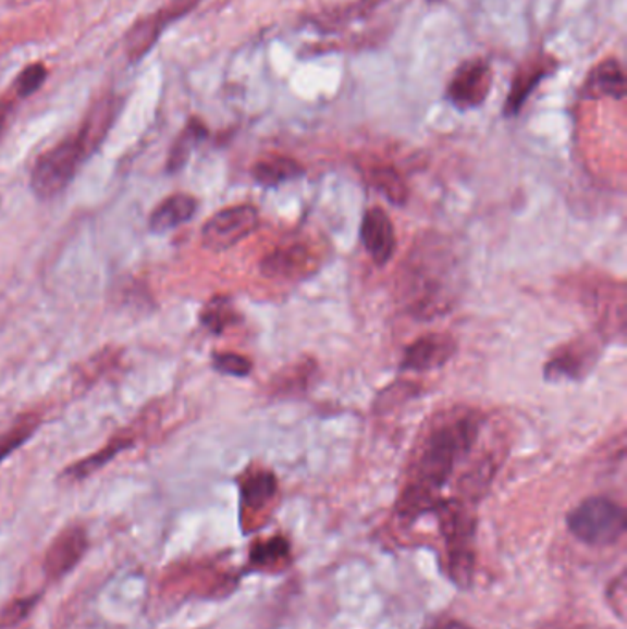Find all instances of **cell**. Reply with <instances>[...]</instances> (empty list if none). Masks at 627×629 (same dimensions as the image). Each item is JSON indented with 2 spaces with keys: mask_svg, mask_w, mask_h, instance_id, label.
I'll return each mask as SVG.
<instances>
[{
  "mask_svg": "<svg viewBox=\"0 0 627 629\" xmlns=\"http://www.w3.org/2000/svg\"><path fill=\"white\" fill-rule=\"evenodd\" d=\"M480 418L477 412L466 410L462 415L445 418L423 445L415 481L403 493L399 511L413 519L427 510L437 508L434 495L444 488L455 464L474 447L479 436Z\"/></svg>",
  "mask_w": 627,
  "mask_h": 629,
  "instance_id": "cell-1",
  "label": "cell"
},
{
  "mask_svg": "<svg viewBox=\"0 0 627 629\" xmlns=\"http://www.w3.org/2000/svg\"><path fill=\"white\" fill-rule=\"evenodd\" d=\"M93 153L79 135L65 138L37 159L32 170V190L39 199H53L69 188L85 159Z\"/></svg>",
  "mask_w": 627,
  "mask_h": 629,
  "instance_id": "cell-2",
  "label": "cell"
},
{
  "mask_svg": "<svg viewBox=\"0 0 627 629\" xmlns=\"http://www.w3.org/2000/svg\"><path fill=\"white\" fill-rule=\"evenodd\" d=\"M567 527L586 545H615L626 534V510L607 497H591L568 514Z\"/></svg>",
  "mask_w": 627,
  "mask_h": 629,
  "instance_id": "cell-3",
  "label": "cell"
},
{
  "mask_svg": "<svg viewBox=\"0 0 627 629\" xmlns=\"http://www.w3.org/2000/svg\"><path fill=\"white\" fill-rule=\"evenodd\" d=\"M434 510H439L442 530L447 541L451 578L456 585L466 589L474 578L475 521L460 503H442L437 505Z\"/></svg>",
  "mask_w": 627,
  "mask_h": 629,
  "instance_id": "cell-4",
  "label": "cell"
},
{
  "mask_svg": "<svg viewBox=\"0 0 627 629\" xmlns=\"http://www.w3.org/2000/svg\"><path fill=\"white\" fill-rule=\"evenodd\" d=\"M258 223H260L258 208L253 205L223 208L202 226V245L212 252L232 249L243 239L249 238L258 229Z\"/></svg>",
  "mask_w": 627,
  "mask_h": 629,
  "instance_id": "cell-5",
  "label": "cell"
},
{
  "mask_svg": "<svg viewBox=\"0 0 627 629\" xmlns=\"http://www.w3.org/2000/svg\"><path fill=\"white\" fill-rule=\"evenodd\" d=\"M492 84L493 72L485 61H466L447 85V100L460 111L479 108L490 95Z\"/></svg>",
  "mask_w": 627,
  "mask_h": 629,
  "instance_id": "cell-6",
  "label": "cell"
},
{
  "mask_svg": "<svg viewBox=\"0 0 627 629\" xmlns=\"http://www.w3.org/2000/svg\"><path fill=\"white\" fill-rule=\"evenodd\" d=\"M598 345L600 343L594 338L581 337L580 341H573L562 346L544 365L546 380L580 381L597 365L598 356H600Z\"/></svg>",
  "mask_w": 627,
  "mask_h": 629,
  "instance_id": "cell-7",
  "label": "cell"
},
{
  "mask_svg": "<svg viewBox=\"0 0 627 629\" xmlns=\"http://www.w3.org/2000/svg\"><path fill=\"white\" fill-rule=\"evenodd\" d=\"M458 345L450 333H427L408 346L402 359V370L429 372L442 369L456 356Z\"/></svg>",
  "mask_w": 627,
  "mask_h": 629,
  "instance_id": "cell-8",
  "label": "cell"
},
{
  "mask_svg": "<svg viewBox=\"0 0 627 629\" xmlns=\"http://www.w3.org/2000/svg\"><path fill=\"white\" fill-rule=\"evenodd\" d=\"M89 548V538L82 527L63 530L45 554V575L50 580H60L69 575Z\"/></svg>",
  "mask_w": 627,
  "mask_h": 629,
  "instance_id": "cell-9",
  "label": "cell"
},
{
  "mask_svg": "<svg viewBox=\"0 0 627 629\" xmlns=\"http://www.w3.org/2000/svg\"><path fill=\"white\" fill-rule=\"evenodd\" d=\"M361 242L376 266H386L396 252V232L385 210L368 208L361 223Z\"/></svg>",
  "mask_w": 627,
  "mask_h": 629,
  "instance_id": "cell-10",
  "label": "cell"
},
{
  "mask_svg": "<svg viewBox=\"0 0 627 629\" xmlns=\"http://www.w3.org/2000/svg\"><path fill=\"white\" fill-rule=\"evenodd\" d=\"M314 256L303 245H287L272 250L261 261V273L269 279H296L311 269Z\"/></svg>",
  "mask_w": 627,
  "mask_h": 629,
  "instance_id": "cell-11",
  "label": "cell"
},
{
  "mask_svg": "<svg viewBox=\"0 0 627 629\" xmlns=\"http://www.w3.org/2000/svg\"><path fill=\"white\" fill-rule=\"evenodd\" d=\"M586 98H615L622 100L626 96V76L622 65L615 58L602 61L592 69L583 84Z\"/></svg>",
  "mask_w": 627,
  "mask_h": 629,
  "instance_id": "cell-12",
  "label": "cell"
},
{
  "mask_svg": "<svg viewBox=\"0 0 627 629\" xmlns=\"http://www.w3.org/2000/svg\"><path fill=\"white\" fill-rule=\"evenodd\" d=\"M552 71V61L549 58H538V60L530 61L522 66L521 71L517 72L512 90H509L506 103H504V114L506 116H515L521 111L522 106L527 103L528 96L532 95L533 89L541 84L549 72Z\"/></svg>",
  "mask_w": 627,
  "mask_h": 629,
  "instance_id": "cell-13",
  "label": "cell"
},
{
  "mask_svg": "<svg viewBox=\"0 0 627 629\" xmlns=\"http://www.w3.org/2000/svg\"><path fill=\"white\" fill-rule=\"evenodd\" d=\"M197 212V199L189 194H173L149 215V229L153 232H168L188 223Z\"/></svg>",
  "mask_w": 627,
  "mask_h": 629,
  "instance_id": "cell-14",
  "label": "cell"
},
{
  "mask_svg": "<svg viewBox=\"0 0 627 629\" xmlns=\"http://www.w3.org/2000/svg\"><path fill=\"white\" fill-rule=\"evenodd\" d=\"M250 173H253V178L258 185L274 188V186L284 185V183L303 177L304 168L300 162H296L291 157L271 155V157H266V159L256 162Z\"/></svg>",
  "mask_w": 627,
  "mask_h": 629,
  "instance_id": "cell-15",
  "label": "cell"
},
{
  "mask_svg": "<svg viewBox=\"0 0 627 629\" xmlns=\"http://www.w3.org/2000/svg\"><path fill=\"white\" fill-rule=\"evenodd\" d=\"M168 21V13H159L151 17H144L138 23L131 26V30L125 36V50L131 61H140L148 54L155 41L159 39L160 32Z\"/></svg>",
  "mask_w": 627,
  "mask_h": 629,
  "instance_id": "cell-16",
  "label": "cell"
},
{
  "mask_svg": "<svg viewBox=\"0 0 627 629\" xmlns=\"http://www.w3.org/2000/svg\"><path fill=\"white\" fill-rule=\"evenodd\" d=\"M116 113H119V100L116 98H103L96 103L95 108L90 109L89 116L77 133L87 143L90 151H95L100 146L101 140L106 138L107 131L111 130V125L116 119Z\"/></svg>",
  "mask_w": 627,
  "mask_h": 629,
  "instance_id": "cell-17",
  "label": "cell"
},
{
  "mask_svg": "<svg viewBox=\"0 0 627 629\" xmlns=\"http://www.w3.org/2000/svg\"><path fill=\"white\" fill-rule=\"evenodd\" d=\"M208 135L207 125L202 124L201 120H189L186 127L181 131L177 140L173 144L168 155L167 170L168 173H175L183 170L184 164L188 162L189 155L196 149L197 144L205 140Z\"/></svg>",
  "mask_w": 627,
  "mask_h": 629,
  "instance_id": "cell-18",
  "label": "cell"
},
{
  "mask_svg": "<svg viewBox=\"0 0 627 629\" xmlns=\"http://www.w3.org/2000/svg\"><path fill=\"white\" fill-rule=\"evenodd\" d=\"M133 444V439H127L124 434H120L116 439L111 440L109 444L103 445V449L95 453L93 457L85 458L82 462L74 464L71 468L66 469L63 477L65 479H72V481H79V479H85L89 477L90 473H95L96 469L103 468L109 460H113L116 455L125 452L130 445Z\"/></svg>",
  "mask_w": 627,
  "mask_h": 629,
  "instance_id": "cell-19",
  "label": "cell"
},
{
  "mask_svg": "<svg viewBox=\"0 0 627 629\" xmlns=\"http://www.w3.org/2000/svg\"><path fill=\"white\" fill-rule=\"evenodd\" d=\"M276 477L271 471H256L242 484V503L245 508L258 510L269 503L276 493Z\"/></svg>",
  "mask_w": 627,
  "mask_h": 629,
  "instance_id": "cell-20",
  "label": "cell"
},
{
  "mask_svg": "<svg viewBox=\"0 0 627 629\" xmlns=\"http://www.w3.org/2000/svg\"><path fill=\"white\" fill-rule=\"evenodd\" d=\"M372 185L381 196H385L386 201L396 207H403L407 201V186L394 168H376L372 172Z\"/></svg>",
  "mask_w": 627,
  "mask_h": 629,
  "instance_id": "cell-21",
  "label": "cell"
},
{
  "mask_svg": "<svg viewBox=\"0 0 627 629\" xmlns=\"http://www.w3.org/2000/svg\"><path fill=\"white\" fill-rule=\"evenodd\" d=\"M236 321L237 311L229 298H212V300L207 304V308L202 309V326L212 333H223L226 328L232 326Z\"/></svg>",
  "mask_w": 627,
  "mask_h": 629,
  "instance_id": "cell-22",
  "label": "cell"
},
{
  "mask_svg": "<svg viewBox=\"0 0 627 629\" xmlns=\"http://www.w3.org/2000/svg\"><path fill=\"white\" fill-rule=\"evenodd\" d=\"M39 428L37 416H26L21 422L15 423L10 431L0 434V462H4L13 452H17L21 445L26 444Z\"/></svg>",
  "mask_w": 627,
  "mask_h": 629,
  "instance_id": "cell-23",
  "label": "cell"
},
{
  "mask_svg": "<svg viewBox=\"0 0 627 629\" xmlns=\"http://www.w3.org/2000/svg\"><path fill=\"white\" fill-rule=\"evenodd\" d=\"M287 556H290V543L284 538L258 541L250 548V564L256 565V567H271Z\"/></svg>",
  "mask_w": 627,
  "mask_h": 629,
  "instance_id": "cell-24",
  "label": "cell"
},
{
  "mask_svg": "<svg viewBox=\"0 0 627 629\" xmlns=\"http://www.w3.org/2000/svg\"><path fill=\"white\" fill-rule=\"evenodd\" d=\"M213 369L232 378H247L253 372V361L249 357L239 356L234 351H218L212 357Z\"/></svg>",
  "mask_w": 627,
  "mask_h": 629,
  "instance_id": "cell-25",
  "label": "cell"
},
{
  "mask_svg": "<svg viewBox=\"0 0 627 629\" xmlns=\"http://www.w3.org/2000/svg\"><path fill=\"white\" fill-rule=\"evenodd\" d=\"M47 66L41 65V63H32V65L26 66L15 82L19 98L36 95L37 90L41 89L42 84L47 82Z\"/></svg>",
  "mask_w": 627,
  "mask_h": 629,
  "instance_id": "cell-26",
  "label": "cell"
},
{
  "mask_svg": "<svg viewBox=\"0 0 627 629\" xmlns=\"http://www.w3.org/2000/svg\"><path fill=\"white\" fill-rule=\"evenodd\" d=\"M39 596H26V599L13 600L12 604L2 613V626L13 628L23 622L24 618L30 615L32 609L36 607Z\"/></svg>",
  "mask_w": 627,
  "mask_h": 629,
  "instance_id": "cell-27",
  "label": "cell"
},
{
  "mask_svg": "<svg viewBox=\"0 0 627 629\" xmlns=\"http://www.w3.org/2000/svg\"><path fill=\"white\" fill-rule=\"evenodd\" d=\"M13 101L0 100V135L7 130L8 120L12 116Z\"/></svg>",
  "mask_w": 627,
  "mask_h": 629,
  "instance_id": "cell-28",
  "label": "cell"
},
{
  "mask_svg": "<svg viewBox=\"0 0 627 629\" xmlns=\"http://www.w3.org/2000/svg\"><path fill=\"white\" fill-rule=\"evenodd\" d=\"M578 629H605V628H598V626H581V628Z\"/></svg>",
  "mask_w": 627,
  "mask_h": 629,
  "instance_id": "cell-29",
  "label": "cell"
},
{
  "mask_svg": "<svg viewBox=\"0 0 627 629\" xmlns=\"http://www.w3.org/2000/svg\"><path fill=\"white\" fill-rule=\"evenodd\" d=\"M431 2H434V0H431Z\"/></svg>",
  "mask_w": 627,
  "mask_h": 629,
  "instance_id": "cell-30",
  "label": "cell"
}]
</instances>
